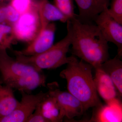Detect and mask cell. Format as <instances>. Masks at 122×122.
Segmentation results:
<instances>
[{
	"label": "cell",
	"mask_w": 122,
	"mask_h": 122,
	"mask_svg": "<svg viewBox=\"0 0 122 122\" xmlns=\"http://www.w3.org/2000/svg\"><path fill=\"white\" fill-rule=\"evenodd\" d=\"M107 8L99 14L94 21L107 42L113 43L117 48V56L122 57V25L109 15Z\"/></svg>",
	"instance_id": "cell-7"
},
{
	"label": "cell",
	"mask_w": 122,
	"mask_h": 122,
	"mask_svg": "<svg viewBox=\"0 0 122 122\" xmlns=\"http://www.w3.org/2000/svg\"><path fill=\"white\" fill-rule=\"evenodd\" d=\"M111 79L120 96H122V61L117 55L109 59L100 66Z\"/></svg>",
	"instance_id": "cell-15"
},
{
	"label": "cell",
	"mask_w": 122,
	"mask_h": 122,
	"mask_svg": "<svg viewBox=\"0 0 122 122\" xmlns=\"http://www.w3.org/2000/svg\"><path fill=\"white\" fill-rule=\"evenodd\" d=\"M72 32L71 52L93 68L109 59L108 42L96 25L81 22L76 17L70 20Z\"/></svg>",
	"instance_id": "cell-1"
},
{
	"label": "cell",
	"mask_w": 122,
	"mask_h": 122,
	"mask_svg": "<svg viewBox=\"0 0 122 122\" xmlns=\"http://www.w3.org/2000/svg\"><path fill=\"white\" fill-rule=\"evenodd\" d=\"M93 66L72 55L60 76L67 82L68 92L82 103L85 111L90 108L102 105L94 84L92 74Z\"/></svg>",
	"instance_id": "cell-2"
},
{
	"label": "cell",
	"mask_w": 122,
	"mask_h": 122,
	"mask_svg": "<svg viewBox=\"0 0 122 122\" xmlns=\"http://www.w3.org/2000/svg\"><path fill=\"white\" fill-rule=\"evenodd\" d=\"M66 23L67 34L60 41L43 52L33 56H25L14 52L16 59L39 71L56 69L67 64L69 62L67 54L72 43V32L70 20H68Z\"/></svg>",
	"instance_id": "cell-3"
},
{
	"label": "cell",
	"mask_w": 122,
	"mask_h": 122,
	"mask_svg": "<svg viewBox=\"0 0 122 122\" xmlns=\"http://www.w3.org/2000/svg\"><path fill=\"white\" fill-rule=\"evenodd\" d=\"M79 14L77 17L81 22L92 23L96 17L107 8L110 0H75Z\"/></svg>",
	"instance_id": "cell-12"
},
{
	"label": "cell",
	"mask_w": 122,
	"mask_h": 122,
	"mask_svg": "<svg viewBox=\"0 0 122 122\" xmlns=\"http://www.w3.org/2000/svg\"><path fill=\"white\" fill-rule=\"evenodd\" d=\"M40 105L42 113L47 122H62L64 115L55 99L48 92Z\"/></svg>",
	"instance_id": "cell-16"
},
{
	"label": "cell",
	"mask_w": 122,
	"mask_h": 122,
	"mask_svg": "<svg viewBox=\"0 0 122 122\" xmlns=\"http://www.w3.org/2000/svg\"><path fill=\"white\" fill-rule=\"evenodd\" d=\"M10 0H0V3H8Z\"/></svg>",
	"instance_id": "cell-25"
},
{
	"label": "cell",
	"mask_w": 122,
	"mask_h": 122,
	"mask_svg": "<svg viewBox=\"0 0 122 122\" xmlns=\"http://www.w3.org/2000/svg\"><path fill=\"white\" fill-rule=\"evenodd\" d=\"M107 12L116 22L122 25V0H112Z\"/></svg>",
	"instance_id": "cell-20"
},
{
	"label": "cell",
	"mask_w": 122,
	"mask_h": 122,
	"mask_svg": "<svg viewBox=\"0 0 122 122\" xmlns=\"http://www.w3.org/2000/svg\"><path fill=\"white\" fill-rule=\"evenodd\" d=\"M46 87L48 94L55 99L65 117L72 119L83 115L85 110L81 102L69 92L61 91L58 82L48 83Z\"/></svg>",
	"instance_id": "cell-5"
},
{
	"label": "cell",
	"mask_w": 122,
	"mask_h": 122,
	"mask_svg": "<svg viewBox=\"0 0 122 122\" xmlns=\"http://www.w3.org/2000/svg\"><path fill=\"white\" fill-rule=\"evenodd\" d=\"M95 108L96 110L91 120V121L95 122H122V103L106 104Z\"/></svg>",
	"instance_id": "cell-14"
},
{
	"label": "cell",
	"mask_w": 122,
	"mask_h": 122,
	"mask_svg": "<svg viewBox=\"0 0 122 122\" xmlns=\"http://www.w3.org/2000/svg\"><path fill=\"white\" fill-rule=\"evenodd\" d=\"M41 71L32 66L14 59L9 56L7 50H0V72L2 78Z\"/></svg>",
	"instance_id": "cell-11"
},
{
	"label": "cell",
	"mask_w": 122,
	"mask_h": 122,
	"mask_svg": "<svg viewBox=\"0 0 122 122\" xmlns=\"http://www.w3.org/2000/svg\"><path fill=\"white\" fill-rule=\"evenodd\" d=\"M20 14L8 2L6 5V24L12 26L17 21Z\"/></svg>",
	"instance_id": "cell-22"
},
{
	"label": "cell",
	"mask_w": 122,
	"mask_h": 122,
	"mask_svg": "<svg viewBox=\"0 0 122 122\" xmlns=\"http://www.w3.org/2000/svg\"><path fill=\"white\" fill-rule=\"evenodd\" d=\"M7 3H0V24H6V5Z\"/></svg>",
	"instance_id": "cell-24"
},
{
	"label": "cell",
	"mask_w": 122,
	"mask_h": 122,
	"mask_svg": "<svg viewBox=\"0 0 122 122\" xmlns=\"http://www.w3.org/2000/svg\"><path fill=\"white\" fill-rule=\"evenodd\" d=\"M94 84L97 93L107 104L121 103V97L111 78L100 67L95 69Z\"/></svg>",
	"instance_id": "cell-9"
},
{
	"label": "cell",
	"mask_w": 122,
	"mask_h": 122,
	"mask_svg": "<svg viewBox=\"0 0 122 122\" xmlns=\"http://www.w3.org/2000/svg\"><path fill=\"white\" fill-rule=\"evenodd\" d=\"M36 1L41 25V30L53 21H59L65 23L69 20L59 9L48 0Z\"/></svg>",
	"instance_id": "cell-13"
},
{
	"label": "cell",
	"mask_w": 122,
	"mask_h": 122,
	"mask_svg": "<svg viewBox=\"0 0 122 122\" xmlns=\"http://www.w3.org/2000/svg\"><path fill=\"white\" fill-rule=\"evenodd\" d=\"M12 26L17 41L29 44L36 37L41 29L36 0L32 8L20 15Z\"/></svg>",
	"instance_id": "cell-4"
},
{
	"label": "cell",
	"mask_w": 122,
	"mask_h": 122,
	"mask_svg": "<svg viewBox=\"0 0 122 122\" xmlns=\"http://www.w3.org/2000/svg\"><path fill=\"white\" fill-rule=\"evenodd\" d=\"M5 85L13 89L30 93V92L41 86L46 87V77L42 71L32 73L2 78Z\"/></svg>",
	"instance_id": "cell-10"
},
{
	"label": "cell",
	"mask_w": 122,
	"mask_h": 122,
	"mask_svg": "<svg viewBox=\"0 0 122 122\" xmlns=\"http://www.w3.org/2000/svg\"><path fill=\"white\" fill-rule=\"evenodd\" d=\"M19 102L15 98L12 88L7 85L0 86V118L11 114Z\"/></svg>",
	"instance_id": "cell-17"
},
{
	"label": "cell",
	"mask_w": 122,
	"mask_h": 122,
	"mask_svg": "<svg viewBox=\"0 0 122 122\" xmlns=\"http://www.w3.org/2000/svg\"><path fill=\"white\" fill-rule=\"evenodd\" d=\"M21 94L20 102L11 114L0 118V122H26L37 106L48 94V92L40 91L35 95L24 92Z\"/></svg>",
	"instance_id": "cell-6"
},
{
	"label": "cell",
	"mask_w": 122,
	"mask_h": 122,
	"mask_svg": "<svg viewBox=\"0 0 122 122\" xmlns=\"http://www.w3.org/2000/svg\"><path fill=\"white\" fill-rule=\"evenodd\" d=\"M56 29L55 24L51 22L41 30L26 48L22 50L14 52L26 56H33L43 52L54 45Z\"/></svg>",
	"instance_id": "cell-8"
},
{
	"label": "cell",
	"mask_w": 122,
	"mask_h": 122,
	"mask_svg": "<svg viewBox=\"0 0 122 122\" xmlns=\"http://www.w3.org/2000/svg\"><path fill=\"white\" fill-rule=\"evenodd\" d=\"M35 1L36 0H10L8 3L21 15L30 10Z\"/></svg>",
	"instance_id": "cell-21"
},
{
	"label": "cell",
	"mask_w": 122,
	"mask_h": 122,
	"mask_svg": "<svg viewBox=\"0 0 122 122\" xmlns=\"http://www.w3.org/2000/svg\"><path fill=\"white\" fill-rule=\"evenodd\" d=\"M16 41L12 26L6 24H0V50H7L10 49Z\"/></svg>",
	"instance_id": "cell-18"
},
{
	"label": "cell",
	"mask_w": 122,
	"mask_h": 122,
	"mask_svg": "<svg viewBox=\"0 0 122 122\" xmlns=\"http://www.w3.org/2000/svg\"><path fill=\"white\" fill-rule=\"evenodd\" d=\"M40 103L29 117L26 122H47L42 113Z\"/></svg>",
	"instance_id": "cell-23"
},
{
	"label": "cell",
	"mask_w": 122,
	"mask_h": 122,
	"mask_svg": "<svg viewBox=\"0 0 122 122\" xmlns=\"http://www.w3.org/2000/svg\"><path fill=\"white\" fill-rule=\"evenodd\" d=\"M54 5L69 20L76 16L73 0H54Z\"/></svg>",
	"instance_id": "cell-19"
}]
</instances>
